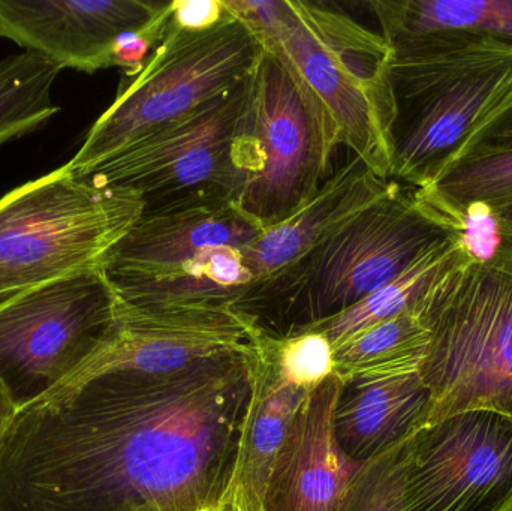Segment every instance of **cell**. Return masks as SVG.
<instances>
[{"instance_id": "cell-1", "label": "cell", "mask_w": 512, "mask_h": 511, "mask_svg": "<svg viewBox=\"0 0 512 511\" xmlns=\"http://www.w3.org/2000/svg\"><path fill=\"white\" fill-rule=\"evenodd\" d=\"M254 344L171 375L78 369L17 410L0 438V511L225 503L251 404Z\"/></svg>"}, {"instance_id": "cell-2", "label": "cell", "mask_w": 512, "mask_h": 511, "mask_svg": "<svg viewBox=\"0 0 512 511\" xmlns=\"http://www.w3.org/2000/svg\"><path fill=\"white\" fill-rule=\"evenodd\" d=\"M460 237L462 228L420 189L396 183L303 257L255 282L234 309L264 335H298L363 302Z\"/></svg>"}, {"instance_id": "cell-3", "label": "cell", "mask_w": 512, "mask_h": 511, "mask_svg": "<svg viewBox=\"0 0 512 511\" xmlns=\"http://www.w3.org/2000/svg\"><path fill=\"white\" fill-rule=\"evenodd\" d=\"M231 11L303 84L340 146L390 180L397 110L381 33L309 0H236Z\"/></svg>"}, {"instance_id": "cell-4", "label": "cell", "mask_w": 512, "mask_h": 511, "mask_svg": "<svg viewBox=\"0 0 512 511\" xmlns=\"http://www.w3.org/2000/svg\"><path fill=\"white\" fill-rule=\"evenodd\" d=\"M396 99L390 180L424 189L512 96V45L469 32L387 42Z\"/></svg>"}, {"instance_id": "cell-5", "label": "cell", "mask_w": 512, "mask_h": 511, "mask_svg": "<svg viewBox=\"0 0 512 511\" xmlns=\"http://www.w3.org/2000/svg\"><path fill=\"white\" fill-rule=\"evenodd\" d=\"M418 315L429 332L420 366L432 393L426 423L475 410L512 417V234L501 230L484 260L463 248Z\"/></svg>"}, {"instance_id": "cell-6", "label": "cell", "mask_w": 512, "mask_h": 511, "mask_svg": "<svg viewBox=\"0 0 512 511\" xmlns=\"http://www.w3.org/2000/svg\"><path fill=\"white\" fill-rule=\"evenodd\" d=\"M146 209L140 192L75 176L69 165L0 198V305L102 267Z\"/></svg>"}, {"instance_id": "cell-7", "label": "cell", "mask_w": 512, "mask_h": 511, "mask_svg": "<svg viewBox=\"0 0 512 511\" xmlns=\"http://www.w3.org/2000/svg\"><path fill=\"white\" fill-rule=\"evenodd\" d=\"M261 53L254 33L233 15L206 32L168 27L144 68L120 81L113 104L68 162L72 173L84 179L134 141L236 89L251 77Z\"/></svg>"}, {"instance_id": "cell-8", "label": "cell", "mask_w": 512, "mask_h": 511, "mask_svg": "<svg viewBox=\"0 0 512 511\" xmlns=\"http://www.w3.org/2000/svg\"><path fill=\"white\" fill-rule=\"evenodd\" d=\"M337 132L315 99L262 48L249 80L243 186L234 206L262 230L297 212L331 176Z\"/></svg>"}, {"instance_id": "cell-9", "label": "cell", "mask_w": 512, "mask_h": 511, "mask_svg": "<svg viewBox=\"0 0 512 511\" xmlns=\"http://www.w3.org/2000/svg\"><path fill=\"white\" fill-rule=\"evenodd\" d=\"M119 296L102 267L0 305V383L17 410L86 365L110 336Z\"/></svg>"}, {"instance_id": "cell-10", "label": "cell", "mask_w": 512, "mask_h": 511, "mask_svg": "<svg viewBox=\"0 0 512 511\" xmlns=\"http://www.w3.org/2000/svg\"><path fill=\"white\" fill-rule=\"evenodd\" d=\"M249 80L150 132L84 179L134 189L146 209L188 200L234 204L243 186L242 134Z\"/></svg>"}, {"instance_id": "cell-11", "label": "cell", "mask_w": 512, "mask_h": 511, "mask_svg": "<svg viewBox=\"0 0 512 511\" xmlns=\"http://www.w3.org/2000/svg\"><path fill=\"white\" fill-rule=\"evenodd\" d=\"M409 511H512V417L475 410L421 426L406 444Z\"/></svg>"}, {"instance_id": "cell-12", "label": "cell", "mask_w": 512, "mask_h": 511, "mask_svg": "<svg viewBox=\"0 0 512 511\" xmlns=\"http://www.w3.org/2000/svg\"><path fill=\"white\" fill-rule=\"evenodd\" d=\"M255 336L254 324L233 305L120 302L110 336L80 369L171 375L210 357L249 347Z\"/></svg>"}, {"instance_id": "cell-13", "label": "cell", "mask_w": 512, "mask_h": 511, "mask_svg": "<svg viewBox=\"0 0 512 511\" xmlns=\"http://www.w3.org/2000/svg\"><path fill=\"white\" fill-rule=\"evenodd\" d=\"M168 2L147 0H0V38L59 68L93 72L114 68L125 33L155 20Z\"/></svg>"}, {"instance_id": "cell-14", "label": "cell", "mask_w": 512, "mask_h": 511, "mask_svg": "<svg viewBox=\"0 0 512 511\" xmlns=\"http://www.w3.org/2000/svg\"><path fill=\"white\" fill-rule=\"evenodd\" d=\"M262 231L227 200H188L144 209L102 269L110 279L152 278L212 249L246 248Z\"/></svg>"}, {"instance_id": "cell-15", "label": "cell", "mask_w": 512, "mask_h": 511, "mask_svg": "<svg viewBox=\"0 0 512 511\" xmlns=\"http://www.w3.org/2000/svg\"><path fill=\"white\" fill-rule=\"evenodd\" d=\"M340 378L310 393L292 420L262 495L264 511H336L361 465L340 449L334 408Z\"/></svg>"}, {"instance_id": "cell-16", "label": "cell", "mask_w": 512, "mask_h": 511, "mask_svg": "<svg viewBox=\"0 0 512 511\" xmlns=\"http://www.w3.org/2000/svg\"><path fill=\"white\" fill-rule=\"evenodd\" d=\"M432 393L420 372L340 380L334 435L346 456L363 465L405 443L426 425Z\"/></svg>"}, {"instance_id": "cell-17", "label": "cell", "mask_w": 512, "mask_h": 511, "mask_svg": "<svg viewBox=\"0 0 512 511\" xmlns=\"http://www.w3.org/2000/svg\"><path fill=\"white\" fill-rule=\"evenodd\" d=\"M396 183L376 176L352 156L331 173L312 200L285 221L265 228L258 239L242 249L255 282L303 257L343 222L385 197Z\"/></svg>"}, {"instance_id": "cell-18", "label": "cell", "mask_w": 512, "mask_h": 511, "mask_svg": "<svg viewBox=\"0 0 512 511\" xmlns=\"http://www.w3.org/2000/svg\"><path fill=\"white\" fill-rule=\"evenodd\" d=\"M312 392L283 377L262 342L254 344V383L248 417L240 443L233 488L262 503L268 474L292 420Z\"/></svg>"}, {"instance_id": "cell-19", "label": "cell", "mask_w": 512, "mask_h": 511, "mask_svg": "<svg viewBox=\"0 0 512 511\" xmlns=\"http://www.w3.org/2000/svg\"><path fill=\"white\" fill-rule=\"evenodd\" d=\"M242 249H212L173 272L152 278H107L126 305L234 306L255 282Z\"/></svg>"}, {"instance_id": "cell-20", "label": "cell", "mask_w": 512, "mask_h": 511, "mask_svg": "<svg viewBox=\"0 0 512 511\" xmlns=\"http://www.w3.org/2000/svg\"><path fill=\"white\" fill-rule=\"evenodd\" d=\"M387 42L435 32H469L512 45V0H372Z\"/></svg>"}, {"instance_id": "cell-21", "label": "cell", "mask_w": 512, "mask_h": 511, "mask_svg": "<svg viewBox=\"0 0 512 511\" xmlns=\"http://www.w3.org/2000/svg\"><path fill=\"white\" fill-rule=\"evenodd\" d=\"M462 252V237L433 249L402 275L366 297L363 302L307 330L322 333L337 348L352 336L382 321L391 320L406 312L418 314L427 293L456 264Z\"/></svg>"}, {"instance_id": "cell-22", "label": "cell", "mask_w": 512, "mask_h": 511, "mask_svg": "<svg viewBox=\"0 0 512 511\" xmlns=\"http://www.w3.org/2000/svg\"><path fill=\"white\" fill-rule=\"evenodd\" d=\"M429 332L415 312L397 315L352 336L334 348V375L340 380L360 375L420 372Z\"/></svg>"}, {"instance_id": "cell-23", "label": "cell", "mask_w": 512, "mask_h": 511, "mask_svg": "<svg viewBox=\"0 0 512 511\" xmlns=\"http://www.w3.org/2000/svg\"><path fill=\"white\" fill-rule=\"evenodd\" d=\"M62 71L32 51L0 62V144L36 131L57 114L51 90Z\"/></svg>"}, {"instance_id": "cell-24", "label": "cell", "mask_w": 512, "mask_h": 511, "mask_svg": "<svg viewBox=\"0 0 512 511\" xmlns=\"http://www.w3.org/2000/svg\"><path fill=\"white\" fill-rule=\"evenodd\" d=\"M420 191L463 231L462 215L469 207L499 210L511 206L512 149L463 159L448 168L433 185Z\"/></svg>"}, {"instance_id": "cell-25", "label": "cell", "mask_w": 512, "mask_h": 511, "mask_svg": "<svg viewBox=\"0 0 512 511\" xmlns=\"http://www.w3.org/2000/svg\"><path fill=\"white\" fill-rule=\"evenodd\" d=\"M406 444L408 440L361 465L336 511H409Z\"/></svg>"}, {"instance_id": "cell-26", "label": "cell", "mask_w": 512, "mask_h": 511, "mask_svg": "<svg viewBox=\"0 0 512 511\" xmlns=\"http://www.w3.org/2000/svg\"><path fill=\"white\" fill-rule=\"evenodd\" d=\"M259 341L283 377L313 392L334 375V347L322 333L307 330L286 338L258 332Z\"/></svg>"}, {"instance_id": "cell-27", "label": "cell", "mask_w": 512, "mask_h": 511, "mask_svg": "<svg viewBox=\"0 0 512 511\" xmlns=\"http://www.w3.org/2000/svg\"><path fill=\"white\" fill-rule=\"evenodd\" d=\"M512 149V96L475 132L457 162ZM456 162V164H457Z\"/></svg>"}, {"instance_id": "cell-28", "label": "cell", "mask_w": 512, "mask_h": 511, "mask_svg": "<svg viewBox=\"0 0 512 511\" xmlns=\"http://www.w3.org/2000/svg\"><path fill=\"white\" fill-rule=\"evenodd\" d=\"M230 17L224 0H176L171 2L168 27L180 32H206Z\"/></svg>"}, {"instance_id": "cell-29", "label": "cell", "mask_w": 512, "mask_h": 511, "mask_svg": "<svg viewBox=\"0 0 512 511\" xmlns=\"http://www.w3.org/2000/svg\"><path fill=\"white\" fill-rule=\"evenodd\" d=\"M227 501L230 511H264L261 500L254 495L246 494L242 489H231Z\"/></svg>"}, {"instance_id": "cell-30", "label": "cell", "mask_w": 512, "mask_h": 511, "mask_svg": "<svg viewBox=\"0 0 512 511\" xmlns=\"http://www.w3.org/2000/svg\"><path fill=\"white\" fill-rule=\"evenodd\" d=\"M15 413H17V408L14 407L8 392H6L3 384L0 383V438L5 434L6 428L14 419Z\"/></svg>"}, {"instance_id": "cell-31", "label": "cell", "mask_w": 512, "mask_h": 511, "mask_svg": "<svg viewBox=\"0 0 512 511\" xmlns=\"http://www.w3.org/2000/svg\"><path fill=\"white\" fill-rule=\"evenodd\" d=\"M492 212L495 213L501 230L512 234V204L511 206L504 207V209L492 210Z\"/></svg>"}, {"instance_id": "cell-32", "label": "cell", "mask_w": 512, "mask_h": 511, "mask_svg": "<svg viewBox=\"0 0 512 511\" xmlns=\"http://www.w3.org/2000/svg\"><path fill=\"white\" fill-rule=\"evenodd\" d=\"M200 511H230V507H228V501H225V503L218 504V506L207 507V509Z\"/></svg>"}]
</instances>
